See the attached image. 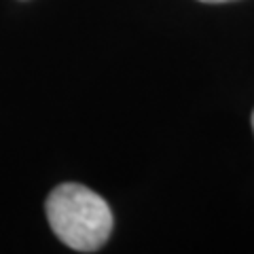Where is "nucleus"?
<instances>
[{"instance_id":"7ed1b4c3","label":"nucleus","mask_w":254,"mask_h":254,"mask_svg":"<svg viewBox=\"0 0 254 254\" xmlns=\"http://www.w3.org/2000/svg\"><path fill=\"white\" fill-rule=\"evenodd\" d=\"M252 127H254V113H252Z\"/></svg>"},{"instance_id":"f257e3e1","label":"nucleus","mask_w":254,"mask_h":254,"mask_svg":"<svg viewBox=\"0 0 254 254\" xmlns=\"http://www.w3.org/2000/svg\"><path fill=\"white\" fill-rule=\"evenodd\" d=\"M53 233L76 252H95L113 233V212L98 193L76 182L55 187L45 203Z\"/></svg>"},{"instance_id":"f03ea898","label":"nucleus","mask_w":254,"mask_h":254,"mask_svg":"<svg viewBox=\"0 0 254 254\" xmlns=\"http://www.w3.org/2000/svg\"><path fill=\"white\" fill-rule=\"evenodd\" d=\"M201 2H231V0H201Z\"/></svg>"}]
</instances>
